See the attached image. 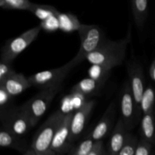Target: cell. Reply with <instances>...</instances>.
Returning a JSON list of instances; mask_svg holds the SVG:
<instances>
[{"label":"cell","instance_id":"22","mask_svg":"<svg viewBox=\"0 0 155 155\" xmlns=\"http://www.w3.org/2000/svg\"><path fill=\"white\" fill-rule=\"evenodd\" d=\"M155 104V92L152 86H148L145 88V92L140 101L141 110L142 114H148L149 112L154 111V107Z\"/></svg>","mask_w":155,"mask_h":155},{"label":"cell","instance_id":"16","mask_svg":"<svg viewBox=\"0 0 155 155\" xmlns=\"http://www.w3.org/2000/svg\"><path fill=\"white\" fill-rule=\"evenodd\" d=\"M86 97V95L79 92H71L70 95H66L62 99L59 110L64 114L74 113L87 102Z\"/></svg>","mask_w":155,"mask_h":155},{"label":"cell","instance_id":"29","mask_svg":"<svg viewBox=\"0 0 155 155\" xmlns=\"http://www.w3.org/2000/svg\"><path fill=\"white\" fill-rule=\"evenodd\" d=\"M15 73L16 71L12 67V63L0 60V83Z\"/></svg>","mask_w":155,"mask_h":155},{"label":"cell","instance_id":"1","mask_svg":"<svg viewBox=\"0 0 155 155\" xmlns=\"http://www.w3.org/2000/svg\"><path fill=\"white\" fill-rule=\"evenodd\" d=\"M131 41V33L129 30L127 36L119 40L105 39L86 60L91 64H100L113 69L122 64L125 59L127 46Z\"/></svg>","mask_w":155,"mask_h":155},{"label":"cell","instance_id":"27","mask_svg":"<svg viewBox=\"0 0 155 155\" xmlns=\"http://www.w3.org/2000/svg\"><path fill=\"white\" fill-rule=\"evenodd\" d=\"M39 26L42 27V30L47 33H54L58 30H60V24L59 20L57 15H53L49 17L47 19L41 21Z\"/></svg>","mask_w":155,"mask_h":155},{"label":"cell","instance_id":"25","mask_svg":"<svg viewBox=\"0 0 155 155\" xmlns=\"http://www.w3.org/2000/svg\"><path fill=\"white\" fill-rule=\"evenodd\" d=\"M95 141L89 136L82 141L75 148H71L70 155H88L92 149L95 144Z\"/></svg>","mask_w":155,"mask_h":155},{"label":"cell","instance_id":"30","mask_svg":"<svg viewBox=\"0 0 155 155\" xmlns=\"http://www.w3.org/2000/svg\"><path fill=\"white\" fill-rule=\"evenodd\" d=\"M151 148H152V144L144 139H140L138 143L135 155H151L152 154Z\"/></svg>","mask_w":155,"mask_h":155},{"label":"cell","instance_id":"33","mask_svg":"<svg viewBox=\"0 0 155 155\" xmlns=\"http://www.w3.org/2000/svg\"><path fill=\"white\" fill-rule=\"evenodd\" d=\"M149 76L155 83V59L152 61L149 68Z\"/></svg>","mask_w":155,"mask_h":155},{"label":"cell","instance_id":"14","mask_svg":"<svg viewBox=\"0 0 155 155\" xmlns=\"http://www.w3.org/2000/svg\"><path fill=\"white\" fill-rule=\"evenodd\" d=\"M0 86H3L13 97L25 92L32 86L28 77H25L21 73H15L0 83Z\"/></svg>","mask_w":155,"mask_h":155},{"label":"cell","instance_id":"13","mask_svg":"<svg viewBox=\"0 0 155 155\" xmlns=\"http://www.w3.org/2000/svg\"><path fill=\"white\" fill-rule=\"evenodd\" d=\"M129 133L122 118L120 117L110 134L107 151L108 155H118L127 141Z\"/></svg>","mask_w":155,"mask_h":155},{"label":"cell","instance_id":"4","mask_svg":"<svg viewBox=\"0 0 155 155\" xmlns=\"http://www.w3.org/2000/svg\"><path fill=\"white\" fill-rule=\"evenodd\" d=\"M41 30L42 27L38 25L29 29L17 37L6 40L1 48L0 59L12 63L37 38Z\"/></svg>","mask_w":155,"mask_h":155},{"label":"cell","instance_id":"18","mask_svg":"<svg viewBox=\"0 0 155 155\" xmlns=\"http://www.w3.org/2000/svg\"><path fill=\"white\" fill-rule=\"evenodd\" d=\"M140 139L151 144L155 142V117L154 111L142 114L140 121Z\"/></svg>","mask_w":155,"mask_h":155},{"label":"cell","instance_id":"17","mask_svg":"<svg viewBox=\"0 0 155 155\" xmlns=\"http://www.w3.org/2000/svg\"><path fill=\"white\" fill-rule=\"evenodd\" d=\"M105 83L98 81L94 79L88 77L80 80L76 83L71 89V92H75L81 93L83 95L89 96V95H96L104 86Z\"/></svg>","mask_w":155,"mask_h":155},{"label":"cell","instance_id":"3","mask_svg":"<svg viewBox=\"0 0 155 155\" xmlns=\"http://www.w3.org/2000/svg\"><path fill=\"white\" fill-rule=\"evenodd\" d=\"M64 115L60 110L54 112L35 133L30 149L37 152H43L51 149L54 136Z\"/></svg>","mask_w":155,"mask_h":155},{"label":"cell","instance_id":"26","mask_svg":"<svg viewBox=\"0 0 155 155\" xmlns=\"http://www.w3.org/2000/svg\"><path fill=\"white\" fill-rule=\"evenodd\" d=\"M139 141V139L136 136L129 133L127 141L118 155H135Z\"/></svg>","mask_w":155,"mask_h":155},{"label":"cell","instance_id":"10","mask_svg":"<svg viewBox=\"0 0 155 155\" xmlns=\"http://www.w3.org/2000/svg\"><path fill=\"white\" fill-rule=\"evenodd\" d=\"M129 83L136 103L139 105L145 92V79L142 67L137 61L130 60L127 64Z\"/></svg>","mask_w":155,"mask_h":155},{"label":"cell","instance_id":"12","mask_svg":"<svg viewBox=\"0 0 155 155\" xmlns=\"http://www.w3.org/2000/svg\"><path fill=\"white\" fill-rule=\"evenodd\" d=\"M115 116H116V104L114 101H112L91 133L90 137L95 142L102 140L110 133L113 127Z\"/></svg>","mask_w":155,"mask_h":155},{"label":"cell","instance_id":"19","mask_svg":"<svg viewBox=\"0 0 155 155\" xmlns=\"http://www.w3.org/2000/svg\"><path fill=\"white\" fill-rule=\"evenodd\" d=\"M131 8L135 24L139 30H142L148 13V0H131Z\"/></svg>","mask_w":155,"mask_h":155},{"label":"cell","instance_id":"7","mask_svg":"<svg viewBox=\"0 0 155 155\" xmlns=\"http://www.w3.org/2000/svg\"><path fill=\"white\" fill-rule=\"evenodd\" d=\"M2 125L19 136H24L33 127L32 121L22 105L12 106L0 113Z\"/></svg>","mask_w":155,"mask_h":155},{"label":"cell","instance_id":"8","mask_svg":"<svg viewBox=\"0 0 155 155\" xmlns=\"http://www.w3.org/2000/svg\"><path fill=\"white\" fill-rule=\"evenodd\" d=\"M74 67L75 66L73 64L72 61H70L59 68L36 73L28 77V79L32 86H35L40 89L61 86L62 82Z\"/></svg>","mask_w":155,"mask_h":155},{"label":"cell","instance_id":"34","mask_svg":"<svg viewBox=\"0 0 155 155\" xmlns=\"http://www.w3.org/2000/svg\"><path fill=\"white\" fill-rule=\"evenodd\" d=\"M101 155H108V153H107V151H106L105 150H104H104H103L102 152H101Z\"/></svg>","mask_w":155,"mask_h":155},{"label":"cell","instance_id":"23","mask_svg":"<svg viewBox=\"0 0 155 155\" xmlns=\"http://www.w3.org/2000/svg\"><path fill=\"white\" fill-rule=\"evenodd\" d=\"M111 68L100 64H92L88 70V75L90 78L98 81L106 83L110 77Z\"/></svg>","mask_w":155,"mask_h":155},{"label":"cell","instance_id":"21","mask_svg":"<svg viewBox=\"0 0 155 155\" xmlns=\"http://www.w3.org/2000/svg\"><path fill=\"white\" fill-rule=\"evenodd\" d=\"M28 12H31L41 21L47 19L53 15H57L59 13V11L54 6L49 5L36 4L33 2L30 5Z\"/></svg>","mask_w":155,"mask_h":155},{"label":"cell","instance_id":"20","mask_svg":"<svg viewBox=\"0 0 155 155\" xmlns=\"http://www.w3.org/2000/svg\"><path fill=\"white\" fill-rule=\"evenodd\" d=\"M58 18L60 24V30L64 33H72L78 31L82 24L75 15L70 12L63 13L60 12L58 14Z\"/></svg>","mask_w":155,"mask_h":155},{"label":"cell","instance_id":"31","mask_svg":"<svg viewBox=\"0 0 155 155\" xmlns=\"http://www.w3.org/2000/svg\"><path fill=\"white\" fill-rule=\"evenodd\" d=\"M103 150H104V146H103L102 140L98 141L95 142L93 148L88 155H101Z\"/></svg>","mask_w":155,"mask_h":155},{"label":"cell","instance_id":"11","mask_svg":"<svg viewBox=\"0 0 155 155\" xmlns=\"http://www.w3.org/2000/svg\"><path fill=\"white\" fill-rule=\"evenodd\" d=\"M95 104V100L88 101L81 108L74 112L71 124V142L74 143L80 138L89 121Z\"/></svg>","mask_w":155,"mask_h":155},{"label":"cell","instance_id":"15","mask_svg":"<svg viewBox=\"0 0 155 155\" xmlns=\"http://www.w3.org/2000/svg\"><path fill=\"white\" fill-rule=\"evenodd\" d=\"M0 146L16 150L21 153H25L29 149L27 142L21 136L15 134L2 125L0 130Z\"/></svg>","mask_w":155,"mask_h":155},{"label":"cell","instance_id":"5","mask_svg":"<svg viewBox=\"0 0 155 155\" xmlns=\"http://www.w3.org/2000/svg\"><path fill=\"white\" fill-rule=\"evenodd\" d=\"M61 89V86L41 89L39 93L22 104L24 109L30 117L33 127L37 124L40 118L45 114L51 101Z\"/></svg>","mask_w":155,"mask_h":155},{"label":"cell","instance_id":"35","mask_svg":"<svg viewBox=\"0 0 155 155\" xmlns=\"http://www.w3.org/2000/svg\"><path fill=\"white\" fill-rule=\"evenodd\" d=\"M151 155H154V154H151Z\"/></svg>","mask_w":155,"mask_h":155},{"label":"cell","instance_id":"6","mask_svg":"<svg viewBox=\"0 0 155 155\" xmlns=\"http://www.w3.org/2000/svg\"><path fill=\"white\" fill-rule=\"evenodd\" d=\"M120 108L123 121L129 132L134 129L141 121L142 114L140 106L136 103L129 81L123 86L120 98Z\"/></svg>","mask_w":155,"mask_h":155},{"label":"cell","instance_id":"2","mask_svg":"<svg viewBox=\"0 0 155 155\" xmlns=\"http://www.w3.org/2000/svg\"><path fill=\"white\" fill-rule=\"evenodd\" d=\"M78 33L80 46L77 54L71 60L75 67L86 60L87 56L96 50L106 39L102 30L98 25L82 24Z\"/></svg>","mask_w":155,"mask_h":155},{"label":"cell","instance_id":"9","mask_svg":"<svg viewBox=\"0 0 155 155\" xmlns=\"http://www.w3.org/2000/svg\"><path fill=\"white\" fill-rule=\"evenodd\" d=\"M74 113L65 114L59 125L51 145V150L58 154L64 155L72 148L71 142V124Z\"/></svg>","mask_w":155,"mask_h":155},{"label":"cell","instance_id":"28","mask_svg":"<svg viewBox=\"0 0 155 155\" xmlns=\"http://www.w3.org/2000/svg\"><path fill=\"white\" fill-rule=\"evenodd\" d=\"M14 97L5 89L0 86V113L4 112L12 106Z\"/></svg>","mask_w":155,"mask_h":155},{"label":"cell","instance_id":"24","mask_svg":"<svg viewBox=\"0 0 155 155\" xmlns=\"http://www.w3.org/2000/svg\"><path fill=\"white\" fill-rule=\"evenodd\" d=\"M31 3L30 0H0V6L5 10L28 11Z\"/></svg>","mask_w":155,"mask_h":155},{"label":"cell","instance_id":"32","mask_svg":"<svg viewBox=\"0 0 155 155\" xmlns=\"http://www.w3.org/2000/svg\"><path fill=\"white\" fill-rule=\"evenodd\" d=\"M24 155H61L60 154H58L55 151H52V150H48V151H43V152H37V151H35L33 150L30 149L29 148V149L26 151L25 153H24Z\"/></svg>","mask_w":155,"mask_h":155}]
</instances>
